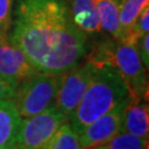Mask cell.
<instances>
[{
  "instance_id": "obj_1",
  "label": "cell",
  "mask_w": 149,
  "mask_h": 149,
  "mask_svg": "<svg viewBox=\"0 0 149 149\" xmlns=\"http://www.w3.org/2000/svg\"><path fill=\"white\" fill-rule=\"evenodd\" d=\"M9 39L39 73L59 75L82 63L88 38L75 26L64 0H16Z\"/></svg>"
},
{
  "instance_id": "obj_2",
  "label": "cell",
  "mask_w": 149,
  "mask_h": 149,
  "mask_svg": "<svg viewBox=\"0 0 149 149\" xmlns=\"http://www.w3.org/2000/svg\"><path fill=\"white\" fill-rule=\"evenodd\" d=\"M127 98V86L116 70L107 65L95 68L93 80L68 123L80 135L87 125Z\"/></svg>"
},
{
  "instance_id": "obj_3",
  "label": "cell",
  "mask_w": 149,
  "mask_h": 149,
  "mask_svg": "<svg viewBox=\"0 0 149 149\" xmlns=\"http://www.w3.org/2000/svg\"><path fill=\"white\" fill-rule=\"evenodd\" d=\"M87 62L95 68L111 66L122 76L133 100H148L147 69L140 60L137 45L114 39H102L91 50Z\"/></svg>"
},
{
  "instance_id": "obj_4",
  "label": "cell",
  "mask_w": 149,
  "mask_h": 149,
  "mask_svg": "<svg viewBox=\"0 0 149 149\" xmlns=\"http://www.w3.org/2000/svg\"><path fill=\"white\" fill-rule=\"evenodd\" d=\"M60 87V74L37 73L17 86L12 104L19 116L28 118L54 106Z\"/></svg>"
},
{
  "instance_id": "obj_5",
  "label": "cell",
  "mask_w": 149,
  "mask_h": 149,
  "mask_svg": "<svg viewBox=\"0 0 149 149\" xmlns=\"http://www.w3.org/2000/svg\"><path fill=\"white\" fill-rule=\"evenodd\" d=\"M68 118L52 106L40 114L23 118L17 139L22 149H48L59 128Z\"/></svg>"
},
{
  "instance_id": "obj_6",
  "label": "cell",
  "mask_w": 149,
  "mask_h": 149,
  "mask_svg": "<svg viewBox=\"0 0 149 149\" xmlns=\"http://www.w3.org/2000/svg\"><path fill=\"white\" fill-rule=\"evenodd\" d=\"M94 65L86 61L60 74V87L54 106L69 119L93 80Z\"/></svg>"
},
{
  "instance_id": "obj_7",
  "label": "cell",
  "mask_w": 149,
  "mask_h": 149,
  "mask_svg": "<svg viewBox=\"0 0 149 149\" xmlns=\"http://www.w3.org/2000/svg\"><path fill=\"white\" fill-rule=\"evenodd\" d=\"M129 98L122 102L83 129V132L79 135L82 149L104 146L122 133L124 111Z\"/></svg>"
},
{
  "instance_id": "obj_8",
  "label": "cell",
  "mask_w": 149,
  "mask_h": 149,
  "mask_svg": "<svg viewBox=\"0 0 149 149\" xmlns=\"http://www.w3.org/2000/svg\"><path fill=\"white\" fill-rule=\"evenodd\" d=\"M39 73L27 55L13 45L9 39L0 41V75L18 86L22 82Z\"/></svg>"
},
{
  "instance_id": "obj_9",
  "label": "cell",
  "mask_w": 149,
  "mask_h": 149,
  "mask_svg": "<svg viewBox=\"0 0 149 149\" xmlns=\"http://www.w3.org/2000/svg\"><path fill=\"white\" fill-rule=\"evenodd\" d=\"M75 26L88 38L102 34L94 0H64Z\"/></svg>"
},
{
  "instance_id": "obj_10",
  "label": "cell",
  "mask_w": 149,
  "mask_h": 149,
  "mask_svg": "<svg viewBox=\"0 0 149 149\" xmlns=\"http://www.w3.org/2000/svg\"><path fill=\"white\" fill-rule=\"evenodd\" d=\"M148 100L129 98L124 111L123 132L141 138L149 137V106Z\"/></svg>"
},
{
  "instance_id": "obj_11",
  "label": "cell",
  "mask_w": 149,
  "mask_h": 149,
  "mask_svg": "<svg viewBox=\"0 0 149 149\" xmlns=\"http://www.w3.org/2000/svg\"><path fill=\"white\" fill-rule=\"evenodd\" d=\"M21 122L12 102L0 100V149H8L17 144Z\"/></svg>"
},
{
  "instance_id": "obj_12",
  "label": "cell",
  "mask_w": 149,
  "mask_h": 149,
  "mask_svg": "<svg viewBox=\"0 0 149 149\" xmlns=\"http://www.w3.org/2000/svg\"><path fill=\"white\" fill-rule=\"evenodd\" d=\"M94 3L102 30L108 33L115 41H122L123 32L119 21V1L94 0Z\"/></svg>"
},
{
  "instance_id": "obj_13",
  "label": "cell",
  "mask_w": 149,
  "mask_h": 149,
  "mask_svg": "<svg viewBox=\"0 0 149 149\" xmlns=\"http://www.w3.org/2000/svg\"><path fill=\"white\" fill-rule=\"evenodd\" d=\"M147 7H149V0H122L119 2V21L123 39L132 31L138 17Z\"/></svg>"
},
{
  "instance_id": "obj_14",
  "label": "cell",
  "mask_w": 149,
  "mask_h": 149,
  "mask_svg": "<svg viewBox=\"0 0 149 149\" xmlns=\"http://www.w3.org/2000/svg\"><path fill=\"white\" fill-rule=\"evenodd\" d=\"M48 149H82L80 136L65 122L54 135Z\"/></svg>"
},
{
  "instance_id": "obj_15",
  "label": "cell",
  "mask_w": 149,
  "mask_h": 149,
  "mask_svg": "<svg viewBox=\"0 0 149 149\" xmlns=\"http://www.w3.org/2000/svg\"><path fill=\"white\" fill-rule=\"evenodd\" d=\"M148 139L122 132L105 145V149H148Z\"/></svg>"
},
{
  "instance_id": "obj_16",
  "label": "cell",
  "mask_w": 149,
  "mask_h": 149,
  "mask_svg": "<svg viewBox=\"0 0 149 149\" xmlns=\"http://www.w3.org/2000/svg\"><path fill=\"white\" fill-rule=\"evenodd\" d=\"M15 0H0V33L8 36L12 22Z\"/></svg>"
},
{
  "instance_id": "obj_17",
  "label": "cell",
  "mask_w": 149,
  "mask_h": 149,
  "mask_svg": "<svg viewBox=\"0 0 149 149\" xmlns=\"http://www.w3.org/2000/svg\"><path fill=\"white\" fill-rule=\"evenodd\" d=\"M137 50L140 56V60L144 64V66L148 70L149 66V36L148 33L145 34L139 39L137 43Z\"/></svg>"
},
{
  "instance_id": "obj_18",
  "label": "cell",
  "mask_w": 149,
  "mask_h": 149,
  "mask_svg": "<svg viewBox=\"0 0 149 149\" xmlns=\"http://www.w3.org/2000/svg\"><path fill=\"white\" fill-rule=\"evenodd\" d=\"M17 86L11 84L10 82L5 80L0 75V100H8L11 101L16 93Z\"/></svg>"
},
{
  "instance_id": "obj_19",
  "label": "cell",
  "mask_w": 149,
  "mask_h": 149,
  "mask_svg": "<svg viewBox=\"0 0 149 149\" xmlns=\"http://www.w3.org/2000/svg\"><path fill=\"white\" fill-rule=\"evenodd\" d=\"M8 36H5V34H1L0 33V41H2V40H5V39H8Z\"/></svg>"
},
{
  "instance_id": "obj_20",
  "label": "cell",
  "mask_w": 149,
  "mask_h": 149,
  "mask_svg": "<svg viewBox=\"0 0 149 149\" xmlns=\"http://www.w3.org/2000/svg\"><path fill=\"white\" fill-rule=\"evenodd\" d=\"M86 149H105V145L104 146H98V147H93V148H86Z\"/></svg>"
},
{
  "instance_id": "obj_21",
  "label": "cell",
  "mask_w": 149,
  "mask_h": 149,
  "mask_svg": "<svg viewBox=\"0 0 149 149\" xmlns=\"http://www.w3.org/2000/svg\"><path fill=\"white\" fill-rule=\"evenodd\" d=\"M8 149H20V147L18 146V145H15V146H12V147H10V148H8Z\"/></svg>"
},
{
  "instance_id": "obj_22",
  "label": "cell",
  "mask_w": 149,
  "mask_h": 149,
  "mask_svg": "<svg viewBox=\"0 0 149 149\" xmlns=\"http://www.w3.org/2000/svg\"><path fill=\"white\" fill-rule=\"evenodd\" d=\"M118 1H119V2H120V1H122V0H118Z\"/></svg>"
},
{
  "instance_id": "obj_23",
  "label": "cell",
  "mask_w": 149,
  "mask_h": 149,
  "mask_svg": "<svg viewBox=\"0 0 149 149\" xmlns=\"http://www.w3.org/2000/svg\"><path fill=\"white\" fill-rule=\"evenodd\" d=\"M20 149H22V148H21V147H20Z\"/></svg>"
}]
</instances>
